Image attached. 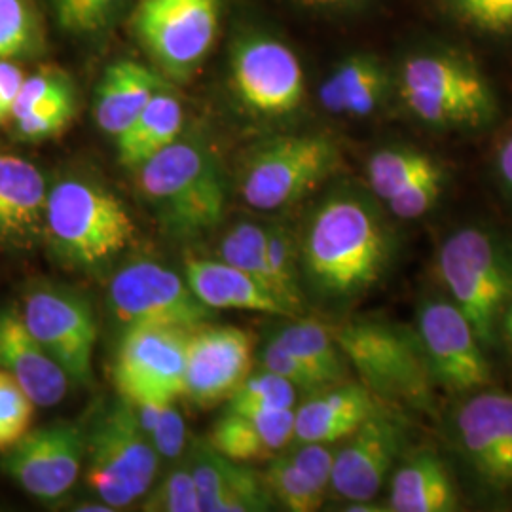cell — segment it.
<instances>
[{
    "mask_svg": "<svg viewBox=\"0 0 512 512\" xmlns=\"http://www.w3.org/2000/svg\"><path fill=\"white\" fill-rule=\"evenodd\" d=\"M336 450L330 490L340 499L372 501L406 446V423L380 404Z\"/></svg>",
    "mask_w": 512,
    "mask_h": 512,
    "instance_id": "e0dca14e",
    "label": "cell"
},
{
    "mask_svg": "<svg viewBox=\"0 0 512 512\" xmlns=\"http://www.w3.org/2000/svg\"><path fill=\"white\" fill-rule=\"evenodd\" d=\"M437 270L480 344L494 346L501 315L512 296L509 247L480 226H463L442 241Z\"/></svg>",
    "mask_w": 512,
    "mask_h": 512,
    "instance_id": "8992f818",
    "label": "cell"
},
{
    "mask_svg": "<svg viewBox=\"0 0 512 512\" xmlns=\"http://www.w3.org/2000/svg\"><path fill=\"white\" fill-rule=\"evenodd\" d=\"M458 492L444 461L431 450H418L393 471L389 511L452 512Z\"/></svg>",
    "mask_w": 512,
    "mask_h": 512,
    "instance_id": "4316f807",
    "label": "cell"
},
{
    "mask_svg": "<svg viewBox=\"0 0 512 512\" xmlns=\"http://www.w3.org/2000/svg\"><path fill=\"white\" fill-rule=\"evenodd\" d=\"M346 511L349 512H382L387 511L385 507H378L374 505L372 501H353L346 507Z\"/></svg>",
    "mask_w": 512,
    "mask_h": 512,
    "instance_id": "681fc988",
    "label": "cell"
},
{
    "mask_svg": "<svg viewBox=\"0 0 512 512\" xmlns=\"http://www.w3.org/2000/svg\"><path fill=\"white\" fill-rule=\"evenodd\" d=\"M253 366V336L238 327L190 330L184 395L200 408L228 401Z\"/></svg>",
    "mask_w": 512,
    "mask_h": 512,
    "instance_id": "ac0fdd59",
    "label": "cell"
},
{
    "mask_svg": "<svg viewBox=\"0 0 512 512\" xmlns=\"http://www.w3.org/2000/svg\"><path fill=\"white\" fill-rule=\"evenodd\" d=\"M495 169L501 179L512 192V131L499 143L495 152Z\"/></svg>",
    "mask_w": 512,
    "mask_h": 512,
    "instance_id": "7dc6e473",
    "label": "cell"
},
{
    "mask_svg": "<svg viewBox=\"0 0 512 512\" xmlns=\"http://www.w3.org/2000/svg\"><path fill=\"white\" fill-rule=\"evenodd\" d=\"M21 317L71 384H92L97 321L82 294L55 285L37 287L25 296Z\"/></svg>",
    "mask_w": 512,
    "mask_h": 512,
    "instance_id": "4fadbf2b",
    "label": "cell"
},
{
    "mask_svg": "<svg viewBox=\"0 0 512 512\" xmlns=\"http://www.w3.org/2000/svg\"><path fill=\"white\" fill-rule=\"evenodd\" d=\"M129 404L158 456L181 458L186 448V425L175 399H143Z\"/></svg>",
    "mask_w": 512,
    "mask_h": 512,
    "instance_id": "836d02e7",
    "label": "cell"
},
{
    "mask_svg": "<svg viewBox=\"0 0 512 512\" xmlns=\"http://www.w3.org/2000/svg\"><path fill=\"white\" fill-rule=\"evenodd\" d=\"M298 6L325 14V16H349L363 12L370 0H294Z\"/></svg>",
    "mask_w": 512,
    "mask_h": 512,
    "instance_id": "bcb514c9",
    "label": "cell"
},
{
    "mask_svg": "<svg viewBox=\"0 0 512 512\" xmlns=\"http://www.w3.org/2000/svg\"><path fill=\"white\" fill-rule=\"evenodd\" d=\"M499 329L503 330V336H505L507 344H509L512 349V296L511 300H509V304H507V308L503 311V315H501V325H499Z\"/></svg>",
    "mask_w": 512,
    "mask_h": 512,
    "instance_id": "c3c4849f",
    "label": "cell"
},
{
    "mask_svg": "<svg viewBox=\"0 0 512 512\" xmlns=\"http://www.w3.org/2000/svg\"><path fill=\"white\" fill-rule=\"evenodd\" d=\"M262 476L274 497V503H279L287 511H317L325 501L327 494L321 492L310 478L294 465L289 454H275Z\"/></svg>",
    "mask_w": 512,
    "mask_h": 512,
    "instance_id": "d590c367",
    "label": "cell"
},
{
    "mask_svg": "<svg viewBox=\"0 0 512 512\" xmlns=\"http://www.w3.org/2000/svg\"><path fill=\"white\" fill-rule=\"evenodd\" d=\"M266 258L279 302L298 315L304 308V291L300 277V249L296 247L291 230L281 224H266Z\"/></svg>",
    "mask_w": 512,
    "mask_h": 512,
    "instance_id": "4dcf8cb0",
    "label": "cell"
},
{
    "mask_svg": "<svg viewBox=\"0 0 512 512\" xmlns=\"http://www.w3.org/2000/svg\"><path fill=\"white\" fill-rule=\"evenodd\" d=\"M270 338L310 366L325 384H342L346 380L348 361L327 325L315 319H296L275 330Z\"/></svg>",
    "mask_w": 512,
    "mask_h": 512,
    "instance_id": "f1b7e54d",
    "label": "cell"
},
{
    "mask_svg": "<svg viewBox=\"0 0 512 512\" xmlns=\"http://www.w3.org/2000/svg\"><path fill=\"white\" fill-rule=\"evenodd\" d=\"M25 76L16 61L0 59V126L10 122Z\"/></svg>",
    "mask_w": 512,
    "mask_h": 512,
    "instance_id": "f6af8a7d",
    "label": "cell"
},
{
    "mask_svg": "<svg viewBox=\"0 0 512 512\" xmlns=\"http://www.w3.org/2000/svg\"><path fill=\"white\" fill-rule=\"evenodd\" d=\"M76 511L82 512H112L114 509L109 507V505H105L103 501L101 503H93V505H82V507H78Z\"/></svg>",
    "mask_w": 512,
    "mask_h": 512,
    "instance_id": "f907efd6",
    "label": "cell"
},
{
    "mask_svg": "<svg viewBox=\"0 0 512 512\" xmlns=\"http://www.w3.org/2000/svg\"><path fill=\"white\" fill-rule=\"evenodd\" d=\"M109 304L126 325H156L194 330L215 319L190 289L184 275L154 260H137L118 270L109 283Z\"/></svg>",
    "mask_w": 512,
    "mask_h": 512,
    "instance_id": "8fae6325",
    "label": "cell"
},
{
    "mask_svg": "<svg viewBox=\"0 0 512 512\" xmlns=\"http://www.w3.org/2000/svg\"><path fill=\"white\" fill-rule=\"evenodd\" d=\"M184 131V107L167 80L152 95L147 107L116 141L118 160L135 171L160 150L169 147Z\"/></svg>",
    "mask_w": 512,
    "mask_h": 512,
    "instance_id": "83f0119b",
    "label": "cell"
},
{
    "mask_svg": "<svg viewBox=\"0 0 512 512\" xmlns=\"http://www.w3.org/2000/svg\"><path fill=\"white\" fill-rule=\"evenodd\" d=\"M188 330L156 325L126 327L114 361V384L128 403L184 395Z\"/></svg>",
    "mask_w": 512,
    "mask_h": 512,
    "instance_id": "5bb4252c",
    "label": "cell"
},
{
    "mask_svg": "<svg viewBox=\"0 0 512 512\" xmlns=\"http://www.w3.org/2000/svg\"><path fill=\"white\" fill-rule=\"evenodd\" d=\"M222 0H139L133 37L169 82H188L219 38Z\"/></svg>",
    "mask_w": 512,
    "mask_h": 512,
    "instance_id": "30bf717a",
    "label": "cell"
},
{
    "mask_svg": "<svg viewBox=\"0 0 512 512\" xmlns=\"http://www.w3.org/2000/svg\"><path fill=\"white\" fill-rule=\"evenodd\" d=\"M393 92L418 124L437 131H476L499 114L495 88L475 57L452 44H420L401 57Z\"/></svg>",
    "mask_w": 512,
    "mask_h": 512,
    "instance_id": "7a4b0ae2",
    "label": "cell"
},
{
    "mask_svg": "<svg viewBox=\"0 0 512 512\" xmlns=\"http://www.w3.org/2000/svg\"><path fill=\"white\" fill-rule=\"evenodd\" d=\"M361 384L380 401L403 403L421 412L435 410V382L416 329L397 323L357 319L330 327Z\"/></svg>",
    "mask_w": 512,
    "mask_h": 512,
    "instance_id": "5b68a950",
    "label": "cell"
},
{
    "mask_svg": "<svg viewBox=\"0 0 512 512\" xmlns=\"http://www.w3.org/2000/svg\"><path fill=\"white\" fill-rule=\"evenodd\" d=\"M220 258L255 277L260 285H264L275 296L266 258V224L239 222L232 226L220 243Z\"/></svg>",
    "mask_w": 512,
    "mask_h": 512,
    "instance_id": "e575fe53",
    "label": "cell"
},
{
    "mask_svg": "<svg viewBox=\"0 0 512 512\" xmlns=\"http://www.w3.org/2000/svg\"><path fill=\"white\" fill-rule=\"evenodd\" d=\"M260 361L262 368L291 382L298 389V393L313 395L325 387H330L304 361H300L291 351L279 346L274 338H270L268 344L260 351Z\"/></svg>",
    "mask_w": 512,
    "mask_h": 512,
    "instance_id": "7bdbcfd3",
    "label": "cell"
},
{
    "mask_svg": "<svg viewBox=\"0 0 512 512\" xmlns=\"http://www.w3.org/2000/svg\"><path fill=\"white\" fill-rule=\"evenodd\" d=\"M128 0H50L57 25L74 37L103 33Z\"/></svg>",
    "mask_w": 512,
    "mask_h": 512,
    "instance_id": "74e56055",
    "label": "cell"
},
{
    "mask_svg": "<svg viewBox=\"0 0 512 512\" xmlns=\"http://www.w3.org/2000/svg\"><path fill=\"white\" fill-rule=\"evenodd\" d=\"M340 147L325 133L277 135L245 158L239 192L258 211H277L304 200L340 167Z\"/></svg>",
    "mask_w": 512,
    "mask_h": 512,
    "instance_id": "52a82bcc",
    "label": "cell"
},
{
    "mask_svg": "<svg viewBox=\"0 0 512 512\" xmlns=\"http://www.w3.org/2000/svg\"><path fill=\"white\" fill-rule=\"evenodd\" d=\"M0 368L42 408L61 403L71 385L65 370L14 310H0Z\"/></svg>",
    "mask_w": 512,
    "mask_h": 512,
    "instance_id": "ffe728a7",
    "label": "cell"
},
{
    "mask_svg": "<svg viewBox=\"0 0 512 512\" xmlns=\"http://www.w3.org/2000/svg\"><path fill=\"white\" fill-rule=\"evenodd\" d=\"M298 446L293 448L289 458L293 459L294 465L310 478L311 482L321 490L329 492L330 480H332V469L336 459V446L327 442H296Z\"/></svg>",
    "mask_w": 512,
    "mask_h": 512,
    "instance_id": "ee69618b",
    "label": "cell"
},
{
    "mask_svg": "<svg viewBox=\"0 0 512 512\" xmlns=\"http://www.w3.org/2000/svg\"><path fill=\"white\" fill-rule=\"evenodd\" d=\"M452 433L461 456L495 492L512 490V393L478 389L459 403Z\"/></svg>",
    "mask_w": 512,
    "mask_h": 512,
    "instance_id": "2e32d148",
    "label": "cell"
},
{
    "mask_svg": "<svg viewBox=\"0 0 512 512\" xmlns=\"http://www.w3.org/2000/svg\"><path fill=\"white\" fill-rule=\"evenodd\" d=\"M397 239L372 192L344 184L311 211L300 245V272L313 294L348 304L380 283Z\"/></svg>",
    "mask_w": 512,
    "mask_h": 512,
    "instance_id": "6da1fadb",
    "label": "cell"
},
{
    "mask_svg": "<svg viewBox=\"0 0 512 512\" xmlns=\"http://www.w3.org/2000/svg\"><path fill=\"white\" fill-rule=\"evenodd\" d=\"M416 334L435 385L469 395L492 384V366L473 325L452 300L429 296L418 306Z\"/></svg>",
    "mask_w": 512,
    "mask_h": 512,
    "instance_id": "7c38bea8",
    "label": "cell"
},
{
    "mask_svg": "<svg viewBox=\"0 0 512 512\" xmlns=\"http://www.w3.org/2000/svg\"><path fill=\"white\" fill-rule=\"evenodd\" d=\"M207 442L224 458L236 463L270 461L275 456L258 423L249 414L232 408L213 423Z\"/></svg>",
    "mask_w": 512,
    "mask_h": 512,
    "instance_id": "1f68e13d",
    "label": "cell"
},
{
    "mask_svg": "<svg viewBox=\"0 0 512 512\" xmlns=\"http://www.w3.org/2000/svg\"><path fill=\"white\" fill-rule=\"evenodd\" d=\"M184 279L190 289L211 310L260 311L268 315L293 317L274 294L255 277L245 274L222 258L186 256L183 264Z\"/></svg>",
    "mask_w": 512,
    "mask_h": 512,
    "instance_id": "d4e9b609",
    "label": "cell"
},
{
    "mask_svg": "<svg viewBox=\"0 0 512 512\" xmlns=\"http://www.w3.org/2000/svg\"><path fill=\"white\" fill-rule=\"evenodd\" d=\"M298 389L270 370L249 374L228 399V408L283 410L296 408Z\"/></svg>",
    "mask_w": 512,
    "mask_h": 512,
    "instance_id": "f35d334b",
    "label": "cell"
},
{
    "mask_svg": "<svg viewBox=\"0 0 512 512\" xmlns=\"http://www.w3.org/2000/svg\"><path fill=\"white\" fill-rule=\"evenodd\" d=\"M76 109L73 78L55 67H44L25 76L10 122L19 141L42 143L69 128Z\"/></svg>",
    "mask_w": 512,
    "mask_h": 512,
    "instance_id": "44dd1931",
    "label": "cell"
},
{
    "mask_svg": "<svg viewBox=\"0 0 512 512\" xmlns=\"http://www.w3.org/2000/svg\"><path fill=\"white\" fill-rule=\"evenodd\" d=\"M507 247H509V253H511V258H512V245H507Z\"/></svg>",
    "mask_w": 512,
    "mask_h": 512,
    "instance_id": "816d5d0a",
    "label": "cell"
},
{
    "mask_svg": "<svg viewBox=\"0 0 512 512\" xmlns=\"http://www.w3.org/2000/svg\"><path fill=\"white\" fill-rule=\"evenodd\" d=\"M228 78L239 107L279 120L302 109L306 74L293 46L262 27H245L230 44Z\"/></svg>",
    "mask_w": 512,
    "mask_h": 512,
    "instance_id": "9c48e42d",
    "label": "cell"
},
{
    "mask_svg": "<svg viewBox=\"0 0 512 512\" xmlns=\"http://www.w3.org/2000/svg\"><path fill=\"white\" fill-rule=\"evenodd\" d=\"M35 403L19 387L18 382L0 368V450H8L18 442L33 423Z\"/></svg>",
    "mask_w": 512,
    "mask_h": 512,
    "instance_id": "60d3db41",
    "label": "cell"
},
{
    "mask_svg": "<svg viewBox=\"0 0 512 512\" xmlns=\"http://www.w3.org/2000/svg\"><path fill=\"white\" fill-rule=\"evenodd\" d=\"M165 82L167 78L143 63L133 59L114 61L101 76L93 97L97 128L118 139Z\"/></svg>",
    "mask_w": 512,
    "mask_h": 512,
    "instance_id": "484cf974",
    "label": "cell"
},
{
    "mask_svg": "<svg viewBox=\"0 0 512 512\" xmlns=\"http://www.w3.org/2000/svg\"><path fill=\"white\" fill-rule=\"evenodd\" d=\"M48 190L38 165L0 154V243L27 247L44 236Z\"/></svg>",
    "mask_w": 512,
    "mask_h": 512,
    "instance_id": "7402d4cb",
    "label": "cell"
},
{
    "mask_svg": "<svg viewBox=\"0 0 512 512\" xmlns=\"http://www.w3.org/2000/svg\"><path fill=\"white\" fill-rule=\"evenodd\" d=\"M393 92V73L384 59L357 52L340 59L319 86L321 107L346 118H366L384 107Z\"/></svg>",
    "mask_w": 512,
    "mask_h": 512,
    "instance_id": "603a6c76",
    "label": "cell"
},
{
    "mask_svg": "<svg viewBox=\"0 0 512 512\" xmlns=\"http://www.w3.org/2000/svg\"><path fill=\"white\" fill-rule=\"evenodd\" d=\"M188 465L200 497V512L268 511L274 503L264 476L219 454L207 439L192 446Z\"/></svg>",
    "mask_w": 512,
    "mask_h": 512,
    "instance_id": "d6986e66",
    "label": "cell"
},
{
    "mask_svg": "<svg viewBox=\"0 0 512 512\" xmlns=\"http://www.w3.org/2000/svg\"><path fill=\"white\" fill-rule=\"evenodd\" d=\"M141 509L147 512H200V497L188 461L175 465L154 490H148Z\"/></svg>",
    "mask_w": 512,
    "mask_h": 512,
    "instance_id": "ab89813d",
    "label": "cell"
},
{
    "mask_svg": "<svg viewBox=\"0 0 512 512\" xmlns=\"http://www.w3.org/2000/svg\"><path fill=\"white\" fill-rule=\"evenodd\" d=\"M84 458L86 429L73 421H57L29 429L6 450L2 469L27 494L54 503L73 490Z\"/></svg>",
    "mask_w": 512,
    "mask_h": 512,
    "instance_id": "9a60e30c",
    "label": "cell"
},
{
    "mask_svg": "<svg viewBox=\"0 0 512 512\" xmlns=\"http://www.w3.org/2000/svg\"><path fill=\"white\" fill-rule=\"evenodd\" d=\"M440 167L429 152L410 145H387L370 154L366 162V181L376 200L387 203L404 186Z\"/></svg>",
    "mask_w": 512,
    "mask_h": 512,
    "instance_id": "f546056e",
    "label": "cell"
},
{
    "mask_svg": "<svg viewBox=\"0 0 512 512\" xmlns=\"http://www.w3.org/2000/svg\"><path fill=\"white\" fill-rule=\"evenodd\" d=\"M86 459L93 494L114 511L126 509L148 494L160 463L131 404L122 397L101 408L86 429Z\"/></svg>",
    "mask_w": 512,
    "mask_h": 512,
    "instance_id": "ba28073f",
    "label": "cell"
},
{
    "mask_svg": "<svg viewBox=\"0 0 512 512\" xmlns=\"http://www.w3.org/2000/svg\"><path fill=\"white\" fill-rule=\"evenodd\" d=\"M446 183V171L440 165L437 169L418 177L404 186L403 190L385 203L389 213L401 220H416L425 217L437 203Z\"/></svg>",
    "mask_w": 512,
    "mask_h": 512,
    "instance_id": "b9f144b4",
    "label": "cell"
},
{
    "mask_svg": "<svg viewBox=\"0 0 512 512\" xmlns=\"http://www.w3.org/2000/svg\"><path fill=\"white\" fill-rule=\"evenodd\" d=\"M382 404L363 384L330 385L294 410V442L338 444Z\"/></svg>",
    "mask_w": 512,
    "mask_h": 512,
    "instance_id": "cb8c5ba5",
    "label": "cell"
},
{
    "mask_svg": "<svg viewBox=\"0 0 512 512\" xmlns=\"http://www.w3.org/2000/svg\"><path fill=\"white\" fill-rule=\"evenodd\" d=\"M44 50V29L33 0H0V59L16 61Z\"/></svg>",
    "mask_w": 512,
    "mask_h": 512,
    "instance_id": "d6a6232c",
    "label": "cell"
},
{
    "mask_svg": "<svg viewBox=\"0 0 512 512\" xmlns=\"http://www.w3.org/2000/svg\"><path fill=\"white\" fill-rule=\"evenodd\" d=\"M135 224L107 186L65 177L48 190L44 238L65 264L80 270L105 266L128 249Z\"/></svg>",
    "mask_w": 512,
    "mask_h": 512,
    "instance_id": "277c9868",
    "label": "cell"
},
{
    "mask_svg": "<svg viewBox=\"0 0 512 512\" xmlns=\"http://www.w3.org/2000/svg\"><path fill=\"white\" fill-rule=\"evenodd\" d=\"M133 173L143 200L169 238H203L226 215L228 184L219 156L198 135L183 131Z\"/></svg>",
    "mask_w": 512,
    "mask_h": 512,
    "instance_id": "3957f363",
    "label": "cell"
},
{
    "mask_svg": "<svg viewBox=\"0 0 512 512\" xmlns=\"http://www.w3.org/2000/svg\"><path fill=\"white\" fill-rule=\"evenodd\" d=\"M456 25L478 37H512V0H437Z\"/></svg>",
    "mask_w": 512,
    "mask_h": 512,
    "instance_id": "8d00e7d4",
    "label": "cell"
}]
</instances>
